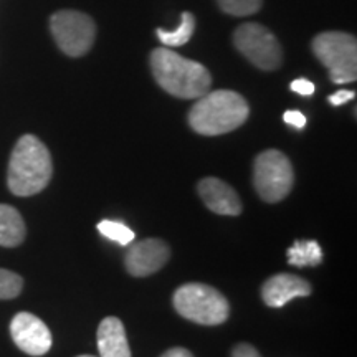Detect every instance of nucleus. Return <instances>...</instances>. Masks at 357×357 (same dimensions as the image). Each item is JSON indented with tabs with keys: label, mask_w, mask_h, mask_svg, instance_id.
<instances>
[{
	"label": "nucleus",
	"mask_w": 357,
	"mask_h": 357,
	"mask_svg": "<svg viewBox=\"0 0 357 357\" xmlns=\"http://www.w3.org/2000/svg\"><path fill=\"white\" fill-rule=\"evenodd\" d=\"M53 176L50 151L33 134L17 141L8 160L7 185L17 197H30L48 185Z\"/></svg>",
	"instance_id": "nucleus-1"
},
{
	"label": "nucleus",
	"mask_w": 357,
	"mask_h": 357,
	"mask_svg": "<svg viewBox=\"0 0 357 357\" xmlns=\"http://www.w3.org/2000/svg\"><path fill=\"white\" fill-rule=\"evenodd\" d=\"M151 70L159 86L181 100H195L208 93L212 77L199 61L189 60L167 47L151 53Z\"/></svg>",
	"instance_id": "nucleus-2"
},
{
	"label": "nucleus",
	"mask_w": 357,
	"mask_h": 357,
	"mask_svg": "<svg viewBox=\"0 0 357 357\" xmlns=\"http://www.w3.org/2000/svg\"><path fill=\"white\" fill-rule=\"evenodd\" d=\"M248 102L230 89L205 93L189 111V124L202 136H220L235 131L247 121Z\"/></svg>",
	"instance_id": "nucleus-3"
},
{
	"label": "nucleus",
	"mask_w": 357,
	"mask_h": 357,
	"mask_svg": "<svg viewBox=\"0 0 357 357\" xmlns=\"http://www.w3.org/2000/svg\"><path fill=\"white\" fill-rule=\"evenodd\" d=\"M174 307L182 318L204 326L225 323L230 314L227 298L204 283H187L174 293Z\"/></svg>",
	"instance_id": "nucleus-4"
},
{
	"label": "nucleus",
	"mask_w": 357,
	"mask_h": 357,
	"mask_svg": "<svg viewBox=\"0 0 357 357\" xmlns=\"http://www.w3.org/2000/svg\"><path fill=\"white\" fill-rule=\"evenodd\" d=\"M312 52L329 71L333 83L344 84L357 78V42L344 32H324L314 37Z\"/></svg>",
	"instance_id": "nucleus-5"
},
{
	"label": "nucleus",
	"mask_w": 357,
	"mask_h": 357,
	"mask_svg": "<svg viewBox=\"0 0 357 357\" xmlns=\"http://www.w3.org/2000/svg\"><path fill=\"white\" fill-rule=\"evenodd\" d=\"M294 171L289 159L276 149L258 154L253 164V185L265 202L276 204L291 192Z\"/></svg>",
	"instance_id": "nucleus-6"
},
{
	"label": "nucleus",
	"mask_w": 357,
	"mask_h": 357,
	"mask_svg": "<svg viewBox=\"0 0 357 357\" xmlns=\"http://www.w3.org/2000/svg\"><path fill=\"white\" fill-rule=\"evenodd\" d=\"M53 38L65 55L78 58L91 50L96 38L95 20L78 10L55 12L50 19Z\"/></svg>",
	"instance_id": "nucleus-7"
},
{
	"label": "nucleus",
	"mask_w": 357,
	"mask_h": 357,
	"mask_svg": "<svg viewBox=\"0 0 357 357\" xmlns=\"http://www.w3.org/2000/svg\"><path fill=\"white\" fill-rule=\"evenodd\" d=\"M234 45L250 63L260 70H278L283 61V50L278 40L266 26L255 22H248L235 30Z\"/></svg>",
	"instance_id": "nucleus-8"
},
{
	"label": "nucleus",
	"mask_w": 357,
	"mask_h": 357,
	"mask_svg": "<svg viewBox=\"0 0 357 357\" xmlns=\"http://www.w3.org/2000/svg\"><path fill=\"white\" fill-rule=\"evenodd\" d=\"M10 336L20 351L29 356H43L52 347V333L32 312H19L10 323Z\"/></svg>",
	"instance_id": "nucleus-9"
},
{
	"label": "nucleus",
	"mask_w": 357,
	"mask_h": 357,
	"mask_svg": "<svg viewBox=\"0 0 357 357\" xmlns=\"http://www.w3.org/2000/svg\"><path fill=\"white\" fill-rule=\"evenodd\" d=\"M171 258V248L159 238H146L129 243L124 257L126 270L132 276H149L159 271Z\"/></svg>",
	"instance_id": "nucleus-10"
},
{
	"label": "nucleus",
	"mask_w": 357,
	"mask_h": 357,
	"mask_svg": "<svg viewBox=\"0 0 357 357\" xmlns=\"http://www.w3.org/2000/svg\"><path fill=\"white\" fill-rule=\"evenodd\" d=\"M200 199L218 215H240L242 213V202L234 187L217 177H205L197 185Z\"/></svg>",
	"instance_id": "nucleus-11"
},
{
	"label": "nucleus",
	"mask_w": 357,
	"mask_h": 357,
	"mask_svg": "<svg viewBox=\"0 0 357 357\" xmlns=\"http://www.w3.org/2000/svg\"><path fill=\"white\" fill-rule=\"evenodd\" d=\"M311 294V284L296 275L280 273L265 281L261 288V298L266 306L281 307L293 298H305Z\"/></svg>",
	"instance_id": "nucleus-12"
},
{
	"label": "nucleus",
	"mask_w": 357,
	"mask_h": 357,
	"mask_svg": "<svg viewBox=\"0 0 357 357\" xmlns=\"http://www.w3.org/2000/svg\"><path fill=\"white\" fill-rule=\"evenodd\" d=\"M96 341L100 357H131L124 326L114 316L101 321L98 326Z\"/></svg>",
	"instance_id": "nucleus-13"
},
{
	"label": "nucleus",
	"mask_w": 357,
	"mask_h": 357,
	"mask_svg": "<svg viewBox=\"0 0 357 357\" xmlns=\"http://www.w3.org/2000/svg\"><path fill=\"white\" fill-rule=\"evenodd\" d=\"M25 235L26 227L20 212L12 205L0 204V247H19Z\"/></svg>",
	"instance_id": "nucleus-14"
},
{
	"label": "nucleus",
	"mask_w": 357,
	"mask_h": 357,
	"mask_svg": "<svg viewBox=\"0 0 357 357\" xmlns=\"http://www.w3.org/2000/svg\"><path fill=\"white\" fill-rule=\"evenodd\" d=\"M287 255L293 266H316L323 261V250L314 240H296Z\"/></svg>",
	"instance_id": "nucleus-15"
},
{
	"label": "nucleus",
	"mask_w": 357,
	"mask_h": 357,
	"mask_svg": "<svg viewBox=\"0 0 357 357\" xmlns=\"http://www.w3.org/2000/svg\"><path fill=\"white\" fill-rule=\"evenodd\" d=\"M194 30H195L194 13L184 12V13H182L181 25H178L176 30L169 32V30L158 29V32H155V33H158V38L164 45H166V47H182V45H185L192 38V35H194Z\"/></svg>",
	"instance_id": "nucleus-16"
},
{
	"label": "nucleus",
	"mask_w": 357,
	"mask_h": 357,
	"mask_svg": "<svg viewBox=\"0 0 357 357\" xmlns=\"http://www.w3.org/2000/svg\"><path fill=\"white\" fill-rule=\"evenodd\" d=\"M98 231L101 235H105L106 238L123 245V247H126V245H129L134 240V231L121 222L102 220L98 223Z\"/></svg>",
	"instance_id": "nucleus-17"
},
{
	"label": "nucleus",
	"mask_w": 357,
	"mask_h": 357,
	"mask_svg": "<svg viewBox=\"0 0 357 357\" xmlns=\"http://www.w3.org/2000/svg\"><path fill=\"white\" fill-rule=\"evenodd\" d=\"M217 2L222 10L229 15L245 17L260 10L263 0H217Z\"/></svg>",
	"instance_id": "nucleus-18"
},
{
	"label": "nucleus",
	"mask_w": 357,
	"mask_h": 357,
	"mask_svg": "<svg viewBox=\"0 0 357 357\" xmlns=\"http://www.w3.org/2000/svg\"><path fill=\"white\" fill-rule=\"evenodd\" d=\"M24 288V280L13 271L0 268V300H13Z\"/></svg>",
	"instance_id": "nucleus-19"
},
{
	"label": "nucleus",
	"mask_w": 357,
	"mask_h": 357,
	"mask_svg": "<svg viewBox=\"0 0 357 357\" xmlns=\"http://www.w3.org/2000/svg\"><path fill=\"white\" fill-rule=\"evenodd\" d=\"M283 119L284 123L296 129H303L306 126V116L300 113V111H287V113L283 114Z\"/></svg>",
	"instance_id": "nucleus-20"
},
{
	"label": "nucleus",
	"mask_w": 357,
	"mask_h": 357,
	"mask_svg": "<svg viewBox=\"0 0 357 357\" xmlns=\"http://www.w3.org/2000/svg\"><path fill=\"white\" fill-rule=\"evenodd\" d=\"M291 91L298 93V95L303 96H311L314 93V84H312L310 79L306 78H300V79H294L291 83Z\"/></svg>",
	"instance_id": "nucleus-21"
},
{
	"label": "nucleus",
	"mask_w": 357,
	"mask_h": 357,
	"mask_svg": "<svg viewBox=\"0 0 357 357\" xmlns=\"http://www.w3.org/2000/svg\"><path fill=\"white\" fill-rule=\"evenodd\" d=\"M354 96H356L354 91H347V89H341V91L333 93V95L329 96L328 100H329V102H331L333 106H341V105H344V102H347V101L354 100Z\"/></svg>",
	"instance_id": "nucleus-22"
},
{
	"label": "nucleus",
	"mask_w": 357,
	"mask_h": 357,
	"mask_svg": "<svg viewBox=\"0 0 357 357\" xmlns=\"http://www.w3.org/2000/svg\"><path fill=\"white\" fill-rule=\"evenodd\" d=\"M231 357H261L258 354V351L252 344H236L231 351Z\"/></svg>",
	"instance_id": "nucleus-23"
},
{
	"label": "nucleus",
	"mask_w": 357,
	"mask_h": 357,
	"mask_svg": "<svg viewBox=\"0 0 357 357\" xmlns=\"http://www.w3.org/2000/svg\"><path fill=\"white\" fill-rule=\"evenodd\" d=\"M160 357H194V356H192V352L187 351L185 347H172V349L166 351Z\"/></svg>",
	"instance_id": "nucleus-24"
},
{
	"label": "nucleus",
	"mask_w": 357,
	"mask_h": 357,
	"mask_svg": "<svg viewBox=\"0 0 357 357\" xmlns=\"http://www.w3.org/2000/svg\"><path fill=\"white\" fill-rule=\"evenodd\" d=\"M78 357H95V356H78Z\"/></svg>",
	"instance_id": "nucleus-25"
}]
</instances>
